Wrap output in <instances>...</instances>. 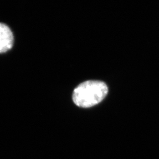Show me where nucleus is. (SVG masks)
I'll list each match as a JSON object with an SVG mask.
<instances>
[{"mask_svg": "<svg viewBox=\"0 0 159 159\" xmlns=\"http://www.w3.org/2000/svg\"><path fill=\"white\" fill-rule=\"evenodd\" d=\"M108 92V87L104 82L88 80L81 83L74 89L73 100L77 106L89 108L101 102Z\"/></svg>", "mask_w": 159, "mask_h": 159, "instance_id": "nucleus-1", "label": "nucleus"}, {"mask_svg": "<svg viewBox=\"0 0 159 159\" xmlns=\"http://www.w3.org/2000/svg\"><path fill=\"white\" fill-rule=\"evenodd\" d=\"M14 36L6 24L0 23V53L8 51L12 48Z\"/></svg>", "mask_w": 159, "mask_h": 159, "instance_id": "nucleus-2", "label": "nucleus"}]
</instances>
